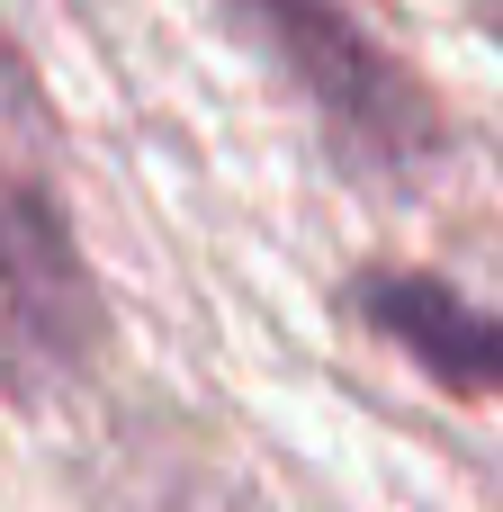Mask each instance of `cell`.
<instances>
[{
    "label": "cell",
    "mask_w": 503,
    "mask_h": 512,
    "mask_svg": "<svg viewBox=\"0 0 503 512\" xmlns=\"http://www.w3.org/2000/svg\"><path fill=\"white\" fill-rule=\"evenodd\" d=\"M99 333V297L81 270V243L63 225V171H54V117L0 36V369L45 378L72 369Z\"/></svg>",
    "instance_id": "obj_1"
},
{
    "label": "cell",
    "mask_w": 503,
    "mask_h": 512,
    "mask_svg": "<svg viewBox=\"0 0 503 512\" xmlns=\"http://www.w3.org/2000/svg\"><path fill=\"white\" fill-rule=\"evenodd\" d=\"M261 45L306 81V99L324 108V126L369 162V171H414L441 144L432 99L414 90V72L342 9V0H234Z\"/></svg>",
    "instance_id": "obj_2"
},
{
    "label": "cell",
    "mask_w": 503,
    "mask_h": 512,
    "mask_svg": "<svg viewBox=\"0 0 503 512\" xmlns=\"http://www.w3.org/2000/svg\"><path fill=\"white\" fill-rule=\"evenodd\" d=\"M360 315H369L423 378L503 405V315L468 306L459 288H441V279H423V270H369V279H360Z\"/></svg>",
    "instance_id": "obj_3"
}]
</instances>
